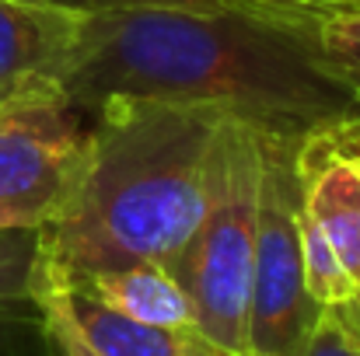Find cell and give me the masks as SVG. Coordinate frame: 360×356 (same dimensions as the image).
Here are the masks:
<instances>
[{
  "label": "cell",
  "instance_id": "3957f363",
  "mask_svg": "<svg viewBox=\"0 0 360 356\" xmlns=\"http://www.w3.org/2000/svg\"><path fill=\"white\" fill-rule=\"evenodd\" d=\"M262 133L266 126L245 116L224 119L207 210L172 265L193 301L196 329L231 356H245L248 336Z\"/></svg>",
  "mask_w": 360,
  "mask_h": 356
},
{
  "label": "cell",
  "instance_id": "9a60e30c",
  "mask_svg": "<svg viewBox=\"0 0 360 356\" xmlns=\"http://www.w3.org/2000/svg\"><path fill=\"white\" fill-rule=\"evenodd\" d=\"M283 14H326V11H360V0H252Z\"/></svg>",
  "mask_w": 360,
  "mask_h": 356
},
{
  "label": "cell",
  "instance_id": "7c38bea8",
  "mask_svg": "<svg viewBox=\"0 0 360 356\" xmlns=\"http://www.w3.org/2000/svg\"><path fill=\"white\" fill-rule=\"evenodd\" d=\"M42 308H46V329H49V343L56 356H98L95 346L84 339L81 325L70 315L67 304V290L60 283V276L46 265L42 258Z\"/></svg>",
  "mask_w": 360,
  "mask_h": 356
},
{
  "label": "cell",
  "instance_id": "52a82bcc",
  "mask_svg": "<svg viewBox=\"0 0 360 356\" xmlns=\"http://www.w3.org/2000/svg\"><path fill=\"white\" fill-rule=\"evenodd\" d=\"M0 356H56L42 308V231L0 228Z\"/></svg>",
  "mask_w": 360,
  "mask_h": 356
},
{
  "label": "cell",
  "instance_id": "4fadbf2b",
  "mask_svg": "<svg viewBox=\"0 0 360 356\" xmlns=\"http://www.w3.org/2000/svg\"><path fill=\"white\" fill-rule=\"evenodd\" d=\"M42 7H56L77 18H95L109 11H129V7H196V11H231V7H252V11H269L252 0H32Z\"/></svg>",
  "mask_w": 360,
  "mask_h": 356
},
{
  "label": "cell",
  "instance_id": "6da1fadb",
  "mask_svg": "<svg viewBox=\"0 0 360 356\" xmlns=\"http://www.w3.org/2000/svg\"><path fill=\"white\" fill-rule=\"evenodd\" d=\"M49 84L84 116L116 95L207 105L280 133L360 112L322 60L311 14L252 7H129L84 18Z\"/></svg>",
  "mask_w": 360,
  "mask_h": 356
},
{
  "label": "cell",
  "instance_id": "7a4b0ae2",
  "mask_svg": "<svg viewBox=\"0 0 360 356\" xmlns=\"http://www.w3.org/2000/svg\"><path fill=\"white\" fill-rule=\"evenodd\" d=\"M231 112L158 98H105L88 112L74 178L42 231L63 283L133 262L175 265L210 196Z\"/></svg>",
  "mask_w": 360,
  "mask_h": 356
},
{
  "label": "cell",
  "instance_id": "5b68a950",
  "mask_svg": "<svg viewBox=\"0 0 360 356\" xmlns=\"http://www.w3.org/2000/svg\"><path fill=\"white\" fill-rule=\"evenodd\" d=\"M88 116L35 81L0 105V228H42L60 206Z\"/></svg>",
  "mask_w": 360,
  "mask_h": 356
},
{
  "label": "cell",
  "instance_id": "9c48e42d",
  "mask_svg": "<svg viewBox=\"0 0 360 356\" xmlns=\"http://www.w3.org/2000/svg\"><path fill=\"white\" fill-rule=\"evenodd\" d=\"M105 308L120 311L126 318L147 322V325H165V329H196L193 301L182 290L179 276L165 262H133L120 269L95 272L81 283H67Z\"/></svg>",
  "mask_w": 360,
  "mask_h": 356
},
{
  "label": "cell",
  "instance_id": "8fae6325",
  "mask_svg": "<svg viewBox=\"0 0 360 356\" xmlns=\"http://www.w3.org/2000/svg\"><path fill=\"white\" fill-rule=\"evenodd\" d=\"M311 18L326 67L360 102V11H326Z\"/></svg>",
  "mask_w": 360,
  "mask_h": 356
},
{
  "label": "cell",
  "instance_id": "277c9868",
  "mask_svg": "<svg viewBox=\"0 0 360 356\" xmlns=\"http://www.w3.org/2000/svg\"><path fill=\"white\" fill-rule=\"evenodd\" d=\"M297 136L301 133H280V129L262 133L245 356H297L322 311L304 286L301 185L294 164Z\"/></svg>",
  "mask_w": 360,
  "mask_h": 356
},
{
  "label": "cell",
  "instance_id": "2e32d148",
  "mask_svg": "<svg viewBox=\"0 0 360 356\" xmlns=\"http://www.w3.org/2000/svg\"><path fill=\"white\" fill-rule=\"evenodd\" d=\"M32 84H35V81H32ZM21 88H28V84H18V88H0V105H4L7 98H14V95H18Z\"/></svg>",
  "mask_w": 360,
  "mask_h": 356
},
{
  "label": "cell",
  "instance_id": "5bb4252c",
  "mask_svg": "<svg viewBox=\"0 0 360 356\" xmlns=\"http://www.w3.org/2000/svg\"><path fill=\"white\" fill-rule=\"evenodd\" d=\"M297 356H360V339L329 308H322Z\"/></svg>",
  "mask_w": 360,
  "mask_h": 356
},
{
  "label": "cell",
  "instance_id": "ba28073f",
  "mask_svg": "<svg viewBox=\"0 0 360 356\" xmlns=\"http://www.w3.org/2000/svg\"><path fill=\"white\" fill-rule=\"evenodd\" d=\"M84 18L32 0H0V88L46 81L77 42Z\"/></svg>",
  "mask_w": 360,
  "mask_h": 356
},
{
  "label": "cell",
  "instance_id": "30bf717a",
  "mask_svg": "<svg viewBox=\"0 0 360 356\" xmlns=\"http://www.w3.org/2000/svg\"><path fill=\"white\" fill-rule=\"evenodd\" d=\"M63 290H67L74 322L81 325L84 339L95 346L98 356H231L217 343H210L200 329L147 325V322L126 318L120 311L105 308L102 301H95L67 283H63Z\"/></svg>",
  "mask_w": 360,
  "mask_h": 356
},
{
  "label": "cell",
  "instance_id": "8992f818",
  "mask_svg": "<svg viewBox=\"0 0 360 356\" xmlns=\"http://www.w3.org/2000/svg\"><path fill=\"white\" fill-rule=\"evenodd\" d=\"M301 217L336 248L360 283V112L308 126L297 136Z\"/></svg>",
  "mask_w": 360,
  "mask_h": 356
}]
</instances>
